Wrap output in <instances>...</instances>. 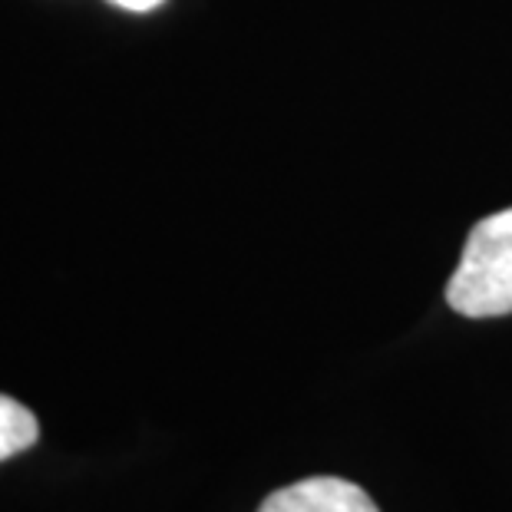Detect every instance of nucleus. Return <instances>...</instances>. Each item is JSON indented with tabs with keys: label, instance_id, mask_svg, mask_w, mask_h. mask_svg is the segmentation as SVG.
Wrapping results in <instances>:
<instances>
[{
	"label": "nucleus",
	"instance_id": "1",
	"mask_svg": "<svg viewBox=\"0 0 512 512\" xmlns=\"http://www.w3.org/2000/svg\"><path fill=\"white\" fill-rule=\"evenodd\" d=\"M446 304L463 318L512 314V205L473 225L446 285Z\"/></svg>",
	"mask_w": 512,
	"mask_h": 512
},
{
	"label": "nucleus",
	"instance_id": "2",
	"mask_svg": "<svg viewBox=\"0 0 512 512\" xmlns=\"http://www.w3.org/2000/svg\"><path fill=\"white\" fill-rule=\"evenodd\" d=\"M258 512H380L374 499L351 479L308 476L285 489H275Z\"/></svg>",
	"mask_w": 512,
	"mask_h": 512
},
{
	"label": "nucleus",
	"instance_id": "3",
	"mask_svg": "<svg viewBox=\"0 0 512 512\" xmlns=\"http://www.w3.org/2000/svg\"><path fill=\"white\" fill-rule=\"evenodd\" d=\"M40 440V423L24 403L0 394V463L30 450Z\"/></svg>",
	"mask_w": 512,
	"mask_h": 512
},
{
	"label": "nucleus",
	"instance_id": "4",
	"mask_svg": "<svg viewBox=\"0 0 512 512\" xmlns=\"http://www.w3.org/2000/svg\"><path fill=\"white\" fill-rule=\"evenodd\" d=\"M110 4L123 7V10H133V14H149V10L162 7L166 0H110Z\"/></svg>",
	"mask_w": 512,
	"mask_h": 512
}]
</instances>
